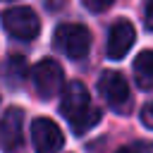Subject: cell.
Here are the masks:
<instances>
[{
	"label": "cell",
	"instance_id": "cell-14",
	"mask_svg": "<svg viewBox=\"0 0 153 153\" xmlns=\"http://www.w3.org/2000/svg\"><path fill=\"white\" fill-rule=\"evenodd\" d=\"M143 17H146V26L153 31V0H146V7H143Z\"/></svg>",
	"mask_w": 153,
	"mask_h": 153
},
{
	"label": "cell",
	"instance_id": "cell-5",
	"mask_svg": "<svg viewBox=\"0 0 153 153\" xmlns=\"http://www.w3.org/2000/svg\"><path fill=\"white\" fill-rule=\"evenodd\" d=\"M98 91L105 98V103L117 110V112H127L131 105V96H129V84L120 72H103L98 79Z\"/></svg>",
	"mask_w": 153,
	"mask_h": 153
},
{
	"label": "cell",
	"instance_id": "cell-11",
	"mask_svg": "<svg viewBox=\"0 0 153 153\" xmlns=\"http://www.w3.org/2000/svg\"><path fill=\"white\" fill-rule=\"evenodd\" d=\"M81 2H84V7L91 10V12H105L115 0H81Z\"/></svg>",
	"mask_w": 153,
	"mask_h": 153
},
{
	"label": "cell",
	"instance_id": "cell-10",
	"mask_svg": "<svg viewBox=\"0 0 153 153\" xmlns=\"http://www.w3.org/2000/svg\"><path fill=\"white\" fill-rule=\"evenodd\" d=\"M5 79L7 81H12V84H19L22 81V76L26 74V62H24V57L22 55H12L10 60H7V65H5Z\"/></svg>",
	"mask_w": 153,
	"mask_h": 153
},
{
	"label": "cell",
	"instance_id": "cell-15",
	"mask_svg": "<svg viewBox=\"0 0 153 153\" xmlns=\"http://www.w3.org/2000/svg\"><path fill=\"white\" fill-rule=\"evenodd\" d=\"M62 5H65V0H45V7H48V10H53V12H55V10H60Z\"/></svg>",
	"mask_w": 153,
	"mask_h": 153
},
{
	"label": "cell",
	"instance_id": "cell-1",
	"mask_svg": "<svg viewBox=\"0 0 153 153\" xmlns=\"http://www.w3.org/2000/svg\"><path fill=\"white\" fill-rule=\"evenodd\" d=\"M60 112L65 115V120L72 124L76 134H86L91 127L100 122V110L91 105V96L81 81H72L62 88Z\"/></svg>",
	"mask_w": 153,
	"mask_h": 153
},
{
	"label": "cell",
	"instance_id": "cell-2",
	"mask_svg": "<svg viewBox=\"0 0 153 153\" xmlns=\"http://www.w3.org/2000/svg\"><path fill=\"white\" fill-rule=\"evenodd\" d=\"M0 24L17 41H33L41 33V19L36 17V12L31 7H24V5H14V7L2 10Z\"/></svg>",
	"mask_w": 153,
	"mask_h": 153
},
{
	"label": "cell",
	"instance_id": "cell-7",
	"mask_svg": "<svg viewBox=\"0 0 153 153\" xmlns=\"http://www.w3.org/2000/svg\"><path fill=\"white\" fill-rule=\"evenodd\" d=\"M134 41H136V31H134L131 22L129 19H117L108 31V43H105L108 57L110 60H122L131 50Z\"/></svg>",
	"mask_w": 153,
	"mask_h": 153
},
{
	"label": "cell",
	"instance_id": "cell-3",
	"mask_svg": "<svg viewBox=\"0 0 153 153\" xmlns=\"http://www.w3.org/2000/svg\"><path fill=\"white\" fill-rule=\"evenodd\" d=\"M53 43L69 60H84L91 50V33L84 24H60L55 29Z\"/></svg>",
	"mask_w": 153,
	"mask_h": 153
},
{
	"label": "cell",
	"instance_id": "cell-6",
	"mask_svg": "<svg viewBox=\"0 0 153 153\" xmlns=\"http://www.w3.org/2000/svg\"><path fill=\"white\" fill-rule=\"evenodd\" d=\"M31 141H33L36 153H57L65 143V136H62V129L53 120L36 117L31 122Z\"/></svg>",
	"mask_w": 153,
	"mask_h": 153
},
{
	"label": "cell",
	"instance_id": "cell-13",
	"mask_svg": "<svg viewBox=\"0 0 153 153\" xmlns=\"http://www.w3.org/2000/svg\"><path fill=\"white\" fill-rule=\"evenodd\" d=\"M117 153H151V148H148L146 143L136 141V143H127V146H122Z\"/></svg>",
	"mask_w": 153,
	"mask_h": 153
},
{
	"label": "cell",
	"instance_id": "cell-4",
	"mask_svg": "<svg viewBox=\"0 0 153 153\" xmlns=\"http://www.w3.org/2000/svg\"><path fill=\"white\" fill-rule=\"evenodd\" d=\"M31 81H33V88L41 98H53L62 91L65 74L55 60H41L31 69Z\"/></svg>",
	"mask_w": 153,
	"mask_h": 153
},
{
	"label": "cell",
	"instance_id": "cell-12",
	"mask_svg": "<svg viewBox=\"0 0 153 153\" xmlns=\"http://www.w3.org/2000/svg\"><path fill=\"white\" fill-rule=\"evenodd\" d=\"M141 122H143V127L153 129V100H148V103L143 105V110H141Z\"/></svg>",
	"mask_w": 153,
	"mask_h": 153
},
{
	"label": "cell",
	"instance_id": "cell-9",
	"mask_svg": "<svg viewBox=\"0 0 153 153\" xmlns=\"http://www.w3.org/2000/svg\"><path fill=\"white\" fill-rule=\"evenodd\" d=\"M134 81L139 88H153V50H141L134 60Z\"/></svg>",
	"mask_w": 153,
	"mask_h": 153
},
{
	"label": "cell",
	"instance_id": "cell-8",
	"mask_svg": "<svg viewBox=\"0 0 153 153\" xmlns=\"http://www.w3.org/2000/svg\"><path fill=\"white\" fill-rule=\"evenodd\" d=\"M22 124H24V112L19 108H10L0 117V146L5 151H12L22 143Z\"/></svg>",
	"mask_w": 153,
	"mask_h": 153
}]
</instances>
